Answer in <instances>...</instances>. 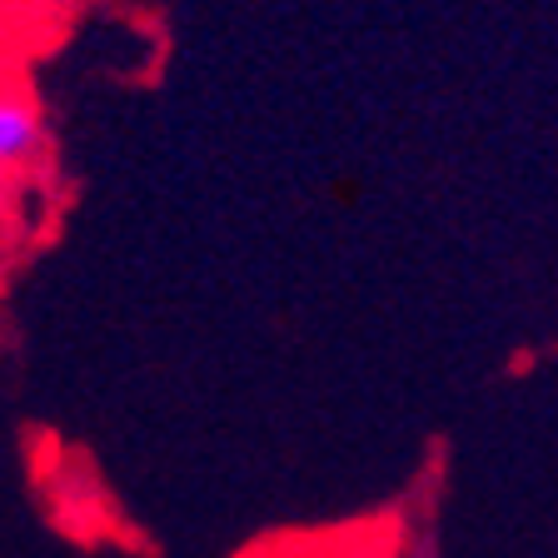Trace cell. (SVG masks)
<instances>
[{"label": "cell", "instance_id": "6da1fadb", "mask_svg": "<svg viewBox=\"0 0 558 558\" xmlns=\"http://www.w3.org/2000/svg\"><path fill=\"white\" fill-rule=\"evenodd\" d=\"M46 145V120L25 95L0 90V170H15V165L35 160Z\"/></svg>", "mask_w": 558, "mask_h": 558}]
</instances>
